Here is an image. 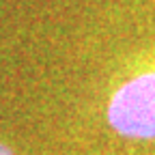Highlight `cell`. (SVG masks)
I'll return each instance as SVG.
<instances>
[{
  "label": "cell",
  "instance_id": "1",
  "mask_svg": "<svg viewBox=\"0 0 155 155\" xmlns=\"http://www.w3.org/2000/svg\"><path fill=\"white\" fill-rule=\"evenodd\" d=\"M108 119L127 138H155V73H142L116 91Z\"/></svg>",
  "mask_w": 155,
  "mask_h": 155
},
{
  "label": "cell",
  "instance_id": "2",
  "mask_svg": "<svg viewBox=\"0 0 155 155\" xmlns=\"http://www.w3.org/2000/svg\"><path fill=\"white\" fill-rule=\"evenodd\" d=\"M0 155H13V153H11V149H7L5 144H0Z\"/></svg>",
  "mask_w": 155,
  "mask_h": 155
}]
</instances>
